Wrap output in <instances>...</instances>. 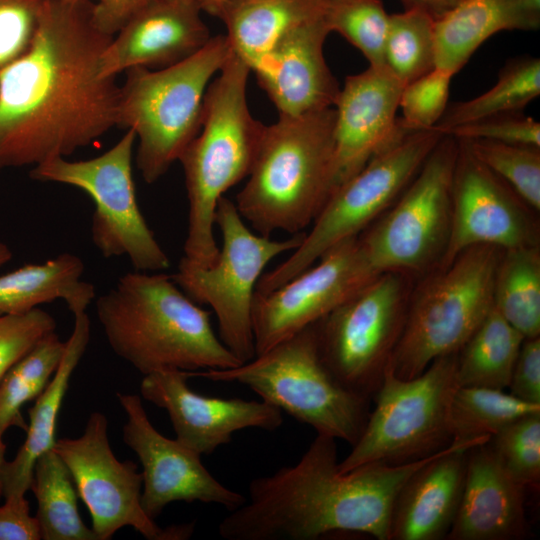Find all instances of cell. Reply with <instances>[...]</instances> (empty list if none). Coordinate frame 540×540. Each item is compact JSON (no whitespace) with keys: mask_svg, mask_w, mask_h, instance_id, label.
I'll return each mask as SVG.
<instances>
[{"mask_svg":"<svg viewBox=\"0 0 540 540\" xmlns=\"http://www.w3.org/2000/svg\"><path fill=\"white\" fill-rule=\"evenodd\" d=\"M91 0H46L28 50L0 74V169L66 157L117 126L120 86L100 71L111 42Z\"/></svg>","mask_w":540,"mask_h":540,"instance_id":"obj_1","label":"cell"},{"mask_svg":"<svg viewBox=\"0 0 540 540\" xmlns=\"http://www.w3.org/2000/svg\"><path fill=\"white\" fill-rule=\"evenodd\" d=\"M444 449L403 464L340 472L336 439L317 433L297 463L250 482L248 499L221 520L218 533L226 540H315L335 532L389 540L400 489Z\"/></svg>","mask_w":540,"mask_h":540,"instance_id":"obj_2","label":"cell"},{"mask_svg":"<svg viewBox=\"0 0 540 540\" xmlns=\"http://www.w3.org/2000/svg\"><path fill=\"white\" fill-rule=\"evenodd\" d=\"M95 309L113 352L143 376L241 364L215 333L210 312L190 299L171 275L128 272L97 298Z\"/></svg>","mask_w":540,"mask_h":540,"instance_id":"obj_3","label":"cell"},{"mask_svg":"<svg viewBox=\"0 0 540 540\" xmlns=\"http://www.w3.org/2000/svg\"><path fill=\"white\" fill-rule=\"evenodd\" d=\"M250 68L233 52L207 87L202 125L179 158L188 198L184 255L188 262L209 266L218 256L214 236L218 201L248 177L265 125L247 103Z\"/></svg>","mask_w":540,"mask_h":540,"instance_id":"obj_4","label":"cell"},{"mask_svg":"<svg viewBox=\"0 0 540 540\" xmlns=\"http://www.w3.org/2000/svg\"><path fill=\"white\" fill-rule=\"evenodd\" d=\"M334 107L279 116L265 125L235 206L256 233L304 232L329 198L334 178Z\"/></svg>","mask_w":540,"mask_h":540,"instance_id":"obj_5","label":"cell"},{"mask_svg":"<svg viewBox=\"0 0 540 540\" xmlns=\"http://www.w3.org/2000/svg\"><path fill=\"white\" fill-rule=\"evenodd\" d=\"M232 52L226 35H217L174 65L125 71L117 126L134 131L136 166L146 183L159 180L199 133L207 87Z\"/></svg>","mask_w":540,"mask_h":540,"instance_id":"obj_6","label":"cell"},{"mask_svg":"<svg viewBox=\"0 0 540 540\" xmlns=\"http://www.w3.org/2000/svg\"><path fill=\"white\" fill-rule=\"evenodd\" d=\"M191 377L235 382L318 434L351 446L360 437L371 400L345 387L324 362L315 324L232 368L189 371Z\"/></svg>","mask_w":540,"mask_h":540,"instance_id":"obj_7","label":"cell"},{"mask_svg":"<svg viewBox=\"0 0 540 540\" xmlns=\"http://www.w3.org/2000/svg\"><path fill=\"white\" fill-rule=\"evenodd\" d=\"M502 249L476 245L431 277L407 306L389 366L402 379L422 374L437 358L458 353L494 308L493 282Z\"/></svg>","mask_w":540,"mask_h":540,"instance_id":"obj_8","label":"cell"},{"mask_svg":"<svg viewBox=\"0 0 540 540\" xmlns=\"http://www.w3.org/2000/svg\"><path fill=\"white\" fill-rule=\"evenodd\" d=\"M457 387V353L435 359L410 379L397 377L388 364L372 398L374 408L350 453L338 463L339 471L374 462L403 464L448 447Z\"/></svg>","mask_w":540,"mask_h":540,"instance_id":"obj_9","label":"cell"},{"mask_svg":"<svg viewBox=\"0 0 540 540\" xmlns=\"http://www.w3.org/2000/svg\"><path fill=\"white\" fill-rule=\"evenodd\" d=\"M443 135L434 127L410 131L375 155L329 196L301 244L262 274L255 293L281 286L338 243L361 234L399 198Z\"/></svg>","mask_w":540,"mask_h":540,"instance_id":"obj_10","label":"cell"},{"mask_svg":"<svg viewBox=\"0 0 540 540\" xmlns=\"http://www.w3.org/2000/svg\"><path fill=\"white\" fill-rule=\"evenodd\" d=\"M215 225L222 238L215 261L203 267L182 257L171 277L190 299L211 307L220 340L244 363L255 357L252 309L263 270L277 256L295 250L306 232L284 240L255 233L234 201L224 196L216 207Z\"/></svg>","mask_w":540,"mask_h":540,"instance_id":"obj_11","label":"cell"},{"mask_svg":"<svg viewBox=\"0 0 540 540\" xmlns=\"http://www.w3.org/2000/svg\"><path fill=\"white\" fill-rule=\"evenodd\" d=\"M134 131L127 129L109 150L87 160L55 157L33 166L30 177L76 187L95 209L91 240L105 258L126 256L135 271L162 272L170 260L149 228L137 202L132 172Z\"/></svg>","mask_w":540,"mask_h":540,"instance_id":"obj_12","label":"cell"},{"mask_svg":"<svg viewBox=\"0 0 540 540\" xmlns=\"http://www.w3.org/2000/svg\"><path fill=\"white\" fill-rule=\"evenodd\" d=\"M400 272H383L315 324L321 356L348 389L372 401L405 324Z\"/></svg>","mask_w":540,"mask_h":540,"instance_id":"obj_13","label":"cell"},{"mask_svg":"<svg viewBox=\"0 0 540 540\" xmlns=\"http://www.w3.org/2000/svg\"><path fill=\"white\" fill-rule=\"evenodd\" d=\"M457 152V139L444 134L387 213L359 234L380 273L419 271L440 261L450 231Z\"/></svg>","mask_w":540,"mask_h":540,"instance_id":"obj_14","label":"cell"},{"mask_svg":"<svg viewBox=\"0 0 540 540\" xmlns=\"http://www.w3.org/2000/svg\"><path fill=\"white\" fill-rule=\"evenodd\" d=\"M54 451L67 466L79 497L87 506L97 540H109L132 527L148 540H185L194 523L159 526L141 504L142 473L132 461H119L108 437V420L93 412L81 436L55 441Z\"/></svg>","mask_w":540,"mask_h":540,"instance_id":"obj_15","label":"cell"},{"mask_svg":"<svg viewBox=\"0 0 540 540\" xmlns=\"http://www.w3.org/2000/svg\"><path fill=\"white\" fill-rule=\"evenodd\" d=\"M379 274L358 235L338 243L281 286L255 293V356L316 323Z\"/></svg>","mask_w":540,"mask_h":540,"instance_id":"obj_16","label":"cell"},{"mask_svg":"<svg viewBox=\"0 0 540 540\" xmlns=\"http://www.w3.org/2000/svg\"><path fill=\"white\" fill-rule=\"evenodd\" d=\"M117 398L127 416L123 441L142 465L141 504L150 518L155 520L175 501L216 504L229 512L245 503L244 495L223 485L206 469L201 455L153 426L141 397L117 393Z\"/></svg>","mask_w":540,"mask_h":540,"instance_id":"obj_17","label":"cell"},{"mask_svg":"<svg viewBox=\"0 0 540 540\" xmlns=\"http://www.w3.org/2000/svg\"><path fill=\"white\" fill-rule=\"evenodd\" d=\"M457 142L450 231L440 267L476 245L502 250L537 245L525 203L473 156L463 140Z\"/></svg>","mask_w":540,"mask_h":540,"instance_id":"obj_18","label":"cell"},{"mask_svg":"<svg viewBox=\"0 0 540 540\" xmlns=\"http://www.w3.org/2000/svg\"><path fill=\"white\" fill-rule=\"evenodd\" d=\"M189 378V371H156L143 376L140 394L166 410L176 439L201 456L229 443L240 430L272 432L283 423L282 411L262 399L204 396L189 387Z\"/></svg>","mask_w":540,"mask_h":540,"instance_id":"obj_19","label":"cell"},{"mask_svg":"<svg viewBox=\"0 0 540 540\" xmlns=\"http://www.w3.org/2000/svg\"><path fill=\"white\" fill-rule=\"evenodd\" d=\"M404 85L384 64L349 75L334 106L332 193L409 130L396 117ZM331 193V194H332Z\"/></svg>","mask_w":540,"mask_h":540,"instance_id":"obj_20","label":"cell"},{"mask_svg":"<svg viewBox=\"0 0 540 540\" xmlns=\"http://www.w3.org/2000/svg\"><path fill=\"white\" fill-rule=\"evenodd\" d=\"M329 33L324 14L311 19L285 34L251 71L279 116L335 106L340 87L323 53Z\"/></svg>","mask_w":540,"mask_h":540,"instance_id":"obj_21","label":"cell"},{"mask_svg":"<svg viewBox=\"0 0 540 540\" xmlns=\"http://www.w3.org/2000/svg\"><path fill=\"white\" fill-rule=\"evenodd\" d=\"M211 37L197 3L149 0L113 36L100 71L117 77L134 67L165 68L197 53Z\"/></svg>","mask_w":540,"mask_h":540,"instance_id":"obj_22","label":"cell"},{"mask_svg":"<svg viewBox=\"0 0 540 540\" xmlns=\"http://www.w3.org/2000/svg\"><path fill=\"white\" fill-rule=\"evenodd\" d=\"M525 491L500 464L488 441L471 447L459 507L446 539L527 538Z\"/></svg>","mask_w":540,"mask_h":540,"instance_id":"obj_23","label":"cell"},{"mask_svg":"<svg viewBox=\"0 0 540 540\" xmlns=\"http://www.w3.org/2000/svg\"><path fill=\"white\" fill-rule=\"evenodd\" d=\"M488 440L452 441L409 477L394 502L389 540L446 539L462 495L467 451Z\"/></svg>","mask_w":540,"mask_h":540,"instance_id":"obj_24","label":"cell"},{"mask_svg":"<svg viewBox=\"0 0 540 540\" xmlns=\"http://www.w3.org/2000/svg\"><path fill=\"white\" fill-rule=\"evenodd\" d=\"M539 26L540 0H460L435 20V65L455 75L494 34Z\"/></svg>","mask_w":540,"mask_h":540,"instance_id":"obj_25","label":"cell"},{"mask_svg":"<svg viewBox=\"0 0 540 540\" xmlns=\"http://www.w3.org/2000/svg\"><path fill=\"white\" fill-rule=\"evenodd\" d=\"M74 327L61 362L46 388L29 409L27 436L11 461H5L2 472V493L6 498L25 495L30 490L33 467L37 458L53 449L57 417L69 386L72 373L81 360L90 339V321L86 310L72 313Z\"/></svg>","mask_w":540,"mask_h":540,"instance_id":"obj_26","label":"cell"},{"mask_svg":"<svg viewBox=\"0 0 540 540\" xmlns=\"http://www.w3.org/2000/svg\"><path fill=\"white\" fill-rule=\"evenodd\" d=\"M325 0H222L208 14L226 28L233 53L252 71L289 31L322 16Z\"/></svg>","mask_w":540,"mask_h":540,"instance_id":"obj_27","label":"cell"},{"mask_svg":"<svg viewBox=\"0 0 540 540\" xmlns=\"http://www.w3.org/2000/svg\"><path fill=\"white\" fill-rule=\"evenodd\" d=\"M84 269L80 257L62 253L1 275L0 315L27 313L57 299L64 300L72 313L86 310L95 297V289L81 280Z\"/></svg>","mask_w":540,"mask_h":540,"instance_id":"obj_28","label":"cell"},{"mask_svg":"<svg viewBox=\"0 0 540 540\" xmlns=\"http://www.w3.org/2000/svg\"><path fill=\"white\" fill-rule=\"evenodd\" d=\"M524 339L493 308L457 353L458 386L507 389Z\"/></svg>","mask_w":540,"mask_h":540,"instance_id":"obj_29","label":"cell"},{"mask_svg":"<svg viewBox=\"0 0 540 540\" xmlns=\"http://www.w3.org/2000/svg\"><path fill=\"white\" fill-rule=\"evenodd\" d=\"M30 490L38 504L35 517L41 539L97 540L93 530L80 517L74 481L54 449L37 458Z\"/></svg>","mask_w":540,"mask_h":540,"instance_id":"obj_30","label":"cell"},{"mask_svg":"<svg viewBox=\"0 0 540 540\" xmlns=\"http://www.w3.org/2000/svg\"><path fill=\"white\" fill-rule=\"evenodd\" d=\"M495 310L524 338L540 336V252L538 245L502 251L494 282Z\"/></svg>","mask_w":540,"mask_h":540,"instance_id":"obj_31","label":"cell"},{"mask_svg":"<svg viewBox=\"0 0 540 540\" xmlns=\"http://www.w3.org/2000/svg\"><path fill=\"white\" fill-rule=\"evenodd\" d=\"M539 94L540 60L521 56L505 64L489 90L473 99L448 105L434 128L445 134L454 127L481 119L521 113Z\"/></svg>","mask_w":540,"mask_h":540,"instance_id":"obj_32","label":"cell"},{"mask_svg":"<svg viewBox=\"0 0 540 540\" xmlns=\"http://www.w3.org/2000/svg\"><path fill=\"white\" fill-rule=\"evenodd\" d=\"M540 413V404L522 401L504 390L458 386L450 405L452 441L490 439L513 421Z\"/></svg>","mask_w":540,"mask_h":540,"instance_id":"obj_33","label":"cell"},{"mask_svg":"<svg viewBox=\"0 0 540 540\" xmlns=\"http://www.w3.org/2000/svg\"><path fill=\"white\" fill-rule=\"evenodd\" d=\"M55 332L45 336L0 381V439L12 426L27 430L21 409L36 399L56 372L65 351Z\"/></svg>","mask_w":540,"mask_h":540,"instance_id":"obj_34","label":"cell"},{"mask_svg":"<svg viewBox=\"0 0 540 540\" xmlns=\"http://www.w3.org/2000/svg\"><path fill=\"white\" fill-rule=\"evenodd\" d=\"M435 19L419 9L389 15L384 64L406 86L436 67Z\"/></svg>","mask_w":540,"mask_h":540,"instance_id":"obj_35","label":"cell"},{"mask_svg":"<svg viewBox=\"0 0 540 540\" xmlns=\"http://www.w3.org/2000/svg\"><path fill=\"white\" fill-rule=\"evenodd\" d=\"M389 15L381 0H325L324 19L356 47L370 66L384 65V43Z\"/></svg>","mask_w":540,"mask_h":540,"instance_id":"obj_36","label":"cell"},{"mask_svg":"<svg viewBox=\"0 0 540 540\" xmlns=\"http://www.w3.org/2000/svg\"><path fill=\"white\" fill-rule=\"evenodd\" d=\"M463 140L473 156L533 210H540V148L489 140Z\"/></svg>","mask_w":540,"mask_h":540,"instance_id":"obj_37","label":"cell"},{"mask_svg":"<svg viewBox=\"0 0 540 540\" xmlns=\"http://www.w3.org/2000/svg\"><path fill=\"white\" fill-rule=\"evenodd\" d=\"M488 444L500 464L525 489L540 483V413L521 417L491 436Z\"/></svg>","mask_w":540,"mask_h":540,"instance_id":"obj_38","label":"cell"},{"mask_svg":"<svg viewBox=\"0 0 540 540\" xmlns=\"http://www.w3.org/2000/svg\"><path fill=\"white\" fill-rule=\"evenodd\" d=\"M454 75L435 67L427 74L404 86L399 108L409 130L435 127L448 106L449 89Z\"/></svg>","mask_w":540,"mask_h":540,"instance_id":"obj_39","label":"cell"},{"mask_svg":"<svg viewBox=\"0 0 540 540\" xmlns=\"http://www.w3.org/2000/svg\"><path fill=\"white\" fill-rule=\"evenodd\" d=\"M46 0H0V74L31 46Z\"/></svg>","mask_w":540,"mask_h":540,"instance_id":"obj_40","label":"cell"},{"mask_svg":"<svg viewBox=\"0 0 540 540\" xmlns=\"http://www.w3.org/2000/svg\"><path fill=\"white\" fill-rule=\"evenodd\" d=\"M55 329L54 317L39 307L23 314L0 315V381L16 362Z\"/></svg>","mask_w":540,"mask_h":540,"instance_id":"obj_41","label":"cell"},{"mask_svg":"<svg viewBox=\"0 0 540 540\" xmlns=\"http://www.w3.org/2000/svg\"><path fill=\"white\" fill-rule=\"evenodd\" d=\"M445 134L540 148V123L523 112L493 116L454 127Z\"/></svg>","mask_w":540,"mask_h":540,"instance_id":"obj_42","label":"cell"},{"mask_svg":"<svg viewBox=\"0 0 540 540\" xmlns=\"http://www.w3.org/2000/svg\"><path fill=\"white\" fill-rule=\"evenodd\" d=\"M507 389L522 401L540 404V336L523 340Z\"/></svg>","mask_w":540,"mask_h":540,"instance_id":"obj_43","label":"cell"},{"mask_svg":"<svg viewBox=\"0 0 540 540\" xmlns=\"http://www.w3.org/2000/svg\"><path fill=\"white\" fill-rule=\"evenodd\" d=\"M0 505V540H40L38 521L25 495H12Z\"/></svg>","mask_w":540,"mask_h":540,"instance_id":"obj_44","label":"cell"},{"mask_svg":"<svg viewBox=\"0 0 540 540\" xmlns=\"http://www.w3.org/2000/svg\"><path fill=\"white\" fill-rule=\"evenodd\" d=\"M148 1L149 0H94V21L100 30L114 36Z\"/></svg>","mask_w":540,"mask_h":540,"instance_id":"obj_45","label":"cell"},{"mask_svg":"<svg viewBox=\"0 0 540 540\" xmlns=\"http://www.w3.org/2000/svg\"><path fill=\"white\" fill-rule=\"evenodd\" d=\"M405 9H419L435 20L451 10L460 0H400Z\"/></svg>","mask_w":540,"mask_h":540,"instance_id":"obj_46","label":"cell"},{"mask_svg":"<svg viewBox=\"0 0 540 540\" xmlns=\"http://www.w3.org/2000/svg\"><path fill=\"white\" fill-rule=\"evenodd\" d=\"M12 256L13 254L8 245L0 241V267L8 263Z\"/></svg>","mask_w":540,"mask_h":540,"instance_id":"obj_47","label":"cell"},{"mask_svg":"<svg viewBox=\"0 0 540 540\" xmlns=\"http://www.w3.org/2000/svg\"><path fill=\"white\" fill-rule=\"evenodd\" d=\"M222 0H196L201 11L209 13Z\"/></svg>","mask_w":540,"mask_h":540,"instance_id":"obj_48","label":"cell"},{"mask_svg":"<svg viewBox=\"0 0 540 540\" xmlns=\"http://www.w3.org/2000/svg\"><path fill=\"white\" fill-rule=\"evenodd\" d=\"M5 452H6V445L3 442V439H0V498L3 496L2 493V481H1V472L3 465L5 463Z\"/></svg>","mask_w":540,"mask_h":540,"instance_id":"obj_49","label":"cell"},{"mask_svg":"<svg viewBox=\"0 0 540 540\" xmlns=\"http://www.w3.org/2000/svg\"><path fill=\"white\" fill-rule=\"evenodd\" d=\"M172 2H179V3H197L196 0H167Z\"/></svg>","mask_w":540,"mask_h":540,"instance_id":"obj_50","label":"cell"}]
</instances>
